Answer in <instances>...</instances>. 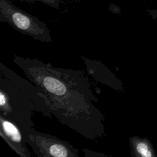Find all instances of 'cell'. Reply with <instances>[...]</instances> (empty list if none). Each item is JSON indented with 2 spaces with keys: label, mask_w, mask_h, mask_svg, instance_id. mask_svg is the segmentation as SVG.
Instances as JSON below:
<instances>
[{
  "label": "cell",
  "mask_w": 157,
  "mask_h": 157,
  "mask_svg": "<svg viewBox=\"0 0 157 157\" xmlns=\"http://www.w3.org/2000/svg\"><path fill=\"white\" fill-rule=\"evenodd\" d=\"M26 2L34 3L36 2H40L48 6H50L52 8L58 9L60 7L61 3V0H23Z\"/></svg>",
  "instance_id": "8"
},
{
  "label": "cell",
  "mask_w": 157,
  "mask_h": 157,
  "mask_svg": "<svg viewBox=\"0 0 157 157\" xmlns=\"http://www.w3.org/2000/svg\"><path fill=\"white\" fill-rule=\"evenodd\" d=\"M85 157H107L108 156L103 154L102 153L97 152V151H93L87 148H83L82 149Z\"/></svg>",
  "instance_id": "9"
},
{
  "label": "cell",
  "mask_w": 157,
  "mask_h": 157,
  "mask_svg": "<svg viewBox=\"0 0 157 157\" xmlns=\"http://www.w3.org/2000/svg\"><path fill=\"white\" fill-rule=\"evenodd\" d=\"M130 154L132 157H156L151 141L147 137L137 136L129 137Z\"/></svg>",
  "instance_id": "7"
},
{
  "label": "cell",
  "mask_w": 157,
  "mask_h": 157,
  "mask_svg": "<svg viewBox=\"0 0 157 157\" xmlns=\"http://www.w3.org/2000/svg\"><path fill=\"white\" fill-rule=\"evenodd\" d=\"M35 113L52 118V111L44 90L0 64V114L21 129L23 136L34 128Z\"/></svg>",
  "instance_id": "2"
},
{
  "label": "cell",
  "mask_w": 157,
  "mask_h": 157,
  "mask_svg": "<svg viewBox=\"0 0 157 157\" xmlns=\"http://www.w3.org/2000/svg\"><path fill=\"white\" fill-rule=\"evenodd\" d=\"M0 21L7 22L16 31L34 39L50 42V31L37 17L14 6L9 0H0Z\"/></svg>",
  "instance_id": "3"
},
{
  "label": "cell",
  "mask_w": 157,
  "mask_h": 157,
  "mask_svg": "<svg viewBox=\"0 0 157 157\" xmlns=\"http://www.w3.org/2000/svg\"><path fill=\"white\" fill-rule=\"evenodd\" d=\"M13 61L29 81L44 90L52 114L61 123L93 140L105 136L104 116L94 104L98 99L82 71L55 67L18 55Z\"/></svg>",
  "instance_id": "1"
},
{
  "label": "cell",
  "mask_w": 157,
  "mask_h": 157,
  "mask_svg": "<svg viewBox=\"0 0 157 157\" xmlns=\"http://www.w3.org/2000/svg\"><path fill=\"white\" fill-rule=\"evenodd\" d=\"M38 157H78V150L69 142L56 136L29 129L24 135Z\"/></svg>",
  "instance_id": "4"
},
{
  "label": "cell",
  "mask_w": 157,
  "mask_h": 157,
  "mask_svg": "<svg viewBox=\"0 0 157 157\" xmlns=\"http://www.w3.org/2000/svg\"><path fill=\"white\" fill-rule=\"evenodd\" d=\"M147 13L148 15L152 17L154 19L157 18V9H147Z\"/></svg>",
  "instance_id": "10"
},
{
  "label": "cell",
  "mask_w": 157,
  "mask_h": 157,
  "mask_svg": "<svg viewBox=\"0 0 157 157\" xmlns=\"http://www.w3.org/2000/svg\"><path fill=\"white\" fill-rule=\"evenodd\" d=\"M83 59L85 62L87 72L91 77L113 89L119 91H123V83L103 64L85 57H83Z\"/></svg>",
  "instance_id": "6"
},
{
  "label": "cell",
  "mask_w": 157,
  "mask_h": 157,
  "mask_svg": "<svg viewBox=\"0 0 157 157\" xmlns=\"http://www.w3.org/2000/svg\"><path fill=\"white\" fill-rule=\"evenodd\" d=\"M0 135L8 145L20 156L31 157L32 155L26 145L23 134L13 122L0 114Z\"/></svg>",
  "instance_id": "5"
}]
</instances>
